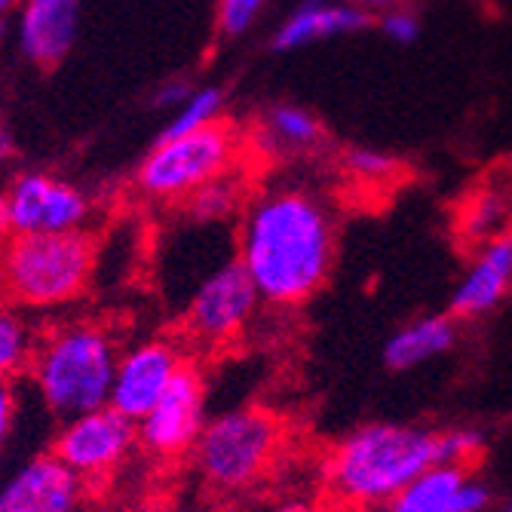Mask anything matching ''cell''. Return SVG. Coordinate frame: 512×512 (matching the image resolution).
Returning <instances> with one entry per match:
<instances>
[{"label": "cell", "instance_id": "obj_1", "mask_svg": "<svg viewBox=\"0 0 512 512\" xmlns=\"http://www.w3.org/2000/svg\"><path fill=\"white\" fill-rule=\"evenodd\" d=\"M335 246V215L304 184H267L240 212L237 261L270 307L310 301L332 273Z\"/></svg>", "mask_w": 512, "mask_h": 512}, {"label": "cell", "instance_id": "obj_2", "mask_svg": "<svg viewBox=\"0 0 512 512\" xmlns=\"http://www.w3.org/2000/svg\"><path fill=\"white\" fill-rule=\"evenodd\" d=\"M117 359L120 347L111 329L102 322L68 319L37 338L28 368L46 408L68 421L108 405Z\"/></svg>", "mask_w": 512, "mask_h": 512}, {"label": "cell", "instance_id": "obj_3", "mask_svg": "<svg viewBox=\"0 0 512 512\" xmlns=\"http://www.w3.org/2000/svg\"><path fill=\"white\" fill-rule=\"evenodd\" d=\"M96 270V243L83 230L68 234H10L0 243V286L22 310L74 304Z\"/></svg>", "mask_w": 512, "mask_h": 512}, {"label": "cell", "instance_id": "obj_4", "mask_svg": "<svg viewBox=\"0 0 512 512\" xmlns=\"http://www.w3.org/2000/svg\"><path fill=\"white\" fill-rule=\"evenodd\" d=\"M430 467H439V436L411 427L371 424L347 436L332 460L329 479L344 500H387Z\"/></svg>", "mask_w": 512, "mask_h": 512}, {"label": "cell", "instance_id": "obj_5", "mask_svg": "<svg viewBox=\"0 0 512 512\" xmlns=\"http://www.w3.org/2000/svg\"><path fill=\"white\" fill-rule=\"evenodd\" d=\"M240 160V129L227 120H212L191 132L160 135L135 172V188L160 203H184L206 181L237 169Z\"/></svg>", "mask_w": 512, "mask_h": 512}, {"label": "cell", "instance_id": "obj_6", "mask_svg": "<svg viewBox=\"0 0 512 512\" xmlns=\"http://www.w3.org/2000/svg\"><path fill=\"white\" fill-rule=\"evenodd\" d=\"M283 445V427L264 408L224 411L200 430L194 457L200 473L218 488H246L270 470Z\"/></svg>", "mask_w": 512, "mask_h": 512}, {"label": "cell", "instance_id": "obj_7", "mask_svg": "<svg viewBox=\"0 0 512 512\" xmlns=\"http://www.w3.org/2000/svg\"><path fill=\"white\" fill-rule=\"evenodd\" d=\"M261 295L246 267L234 258L218 264L200 279L188 307H184V329L203 347H224L243 335L252 322Z\"/></svg>", "mask_w": 512, "mask_h": 512}, {"label": "cell", "instance_id": "obj_8", "mask_svg": "<svg viewBox=\"0 0 512 512\" xmlns=\"http://www.w3.org/2000/svg\"><path fill=\"white\" fill-rule=\"evenodd\" d=\"M0 203L10 234H68L83 230L92 215V200L77 184L46 172L19 175Z\"/></svg>", "mask_w": 512, "mask_h": 512}, {"label": "cell", "instance_id": "obj_9", "mask_svg": "<svg viewBox=\"0 0 512 512\" xmlns=\"http://www.w3.org/2000/svg\"><path fill=\"white\" fill-rule=\"evenodd\" d=\"M138 442V427L114 405L74 414L56 436L53 454L86 482L117 470Z\"/></svg>", "mask_w": 512, "mask_h": 512}, {"label": "cell", "instance_id": "obj_10", "mask_svg": "<svg viewBox=\"0 0 512 512\" xmlns=\"http://www.w3.org/2000/svg\"><path fill=\"white\" fill-rule=\"evenodd\" d=\"M138 442L157 457H178L191 451L206 427V384L197 365L184 362L163 396L135 424Z\"/></svg>", "mask_w": 512, "mask_h": 512}, {"label": "cell", "instance_id": "obj_11", "mask_svg": "<svg viewBox=\"0 0 512 512\" xmlns=\"http://www.w3.org/2000/svg\"><path fill=\"white\" fill-rule=\"evenodd\" d=\"M181 365H184L181 350L160 338L123 350L114 368L108 405H114L120 414H126L129 421L138 424L151 411V405L163 396V390L172 384Z\"/></svg>", "mask_w": 512, "mask_h": 512}, {"label": "cell", "instance_id": "obj_12", "mask_svg": "<svg viewBox=\"0 0 512 512\" xmlns=\"http://www.w3.org/2000/svg\"><path fill=\"white\" fill-rule=\"evenodd\" d=\"M83 491L59 454H37L0 482V512H80Z\"/></svg>", "mask_w": 512, "mask_h": 512}, {"label": "cell", "instance_id": "obj_13", "mask_svg": "<svg viewBox=\"0 0 512 512\" xmlns=\"http://www.w3.org/2000/svg\"><path fill=\"white\" fill-rule=\"evenodd\" d=\"M80 0H25L16 40L22 56L37 68L59 65L77 43Z\"/></svg>", "mask_w": 512, "mask_h": 512}, {"label": "cell", "instance_id": "obj_14", "mask_svg": "<svg viewBox=\"0 0 512 512\" xmlns=\"http://www.w3.org/2000/svg\"><path fill=\"white\" fill-rule=\"evenodd\" d=\"M512 289V227L497 240H488L479 246V255L473 258L470 270L454 289L451 310L457 316H482L491 307H497L506 292Z\"/></svg>", "mask_w": 512, "mask_h": 512}, {"label": "cell", "instance_id": "obj_15", "mask_svg": "<svg viewBox=\"0 0 512 512\" xmlns=\"http://www.w3.org/2000/svg\"><path fill=\"white\" fill-rule=\"evenodd\" d=\"M488 500L482 485H470L457 467H430L399 494L390 512H479Z\"/></svg>", "mask_w": 512, "mask_h": 512}, {"label": "cell", "instance_id": "obj_16", "mask_svg": "<svg viewBox=\"0 0 512 512\" xmlns=\"http://www.w3.org/2000/svg\"><path fill=\"white\" fill-rule=\"evenodd\" d=\"M368 16L365 10L344 4V0H304L301 7L289 13V19L276 28L273 46L279 53L301 50L307 43L316 40H332L341 34H353L365 28Z\"/></svg>", "mask_w": 512, "mask_h": 512}, {"label": "cell", "instance_id": "obj_17", "mask_svg": "<svg viewBox=\"0 0 512 512\" xmlns=\"http://www.w3.org/2000/svg\"><path fill=\"white\" fill-rule=\"evenodd\" d=\"M512 227V175H491L463 197L457 212V234L470 246H485Z\"/></svg>", "mask_w": 512, "mask_h": 512}, {"label": "cell", "instance_id": "obj_18", "mask_svg": "<svg viewBox=\"0 0 512 512\" xmlns=\"http://www.w3.org/2000/svg\"><path fill=\"white\" fill-rule=\"evenodd\" d=\"M454 344V322L448 316H424L411 325H405L402 332H396L387 341L384 359L390 368L405 371L411 365H421L439 353H445Z\"/></svg>", "mask_w": 512, "mask_h": 512}, {"label": "cell", "instance_id": "obj_19", "mask_svg": "<svg viewBox=\"0 0 512 512\" xmlns=\"http://www.w3.org/2000/svg\"><path fill=\"white\" fill-rule=\"evenodd\" d=\"M319 138V120L298 105H273L258 126V145L264 154H304L319 145Z\"/></svg>", "mask_w": 512, "mask_h": 512}, {"label": "cell", "instance_id": "obj_20", "mask_svg": "<svg viewBox=\"0 0 512 512\" xmlns=\"http://www.w3.org/2000/svg\"><path fill=\"white\" fill-rule=\"evenodd\" d=\"M246 200H249V191H246L243 172L237 166V169L206 181L203 188H197L188 200H184V209H188V215L197 224H221L227 218L240 215Z\"/></svg>", "mask_w": 512, "mask_h": 512}, {"label": "cell", "instance_id": "obj_21", "mask_svg": "<svg viewBox=\"0 0 512 512\" xmlns=\"http://www.w3.org/2000/svg\"><path fill=\"white\" fill-rule=\"evenodd\" d=\"M37 335L25 316L0 307V378H13L31 362Z\"/></svg>", "mask_w": 512, "mask_h": 512}, {"label": "cell", "instance_id": "obj_22", "mask_svg": "<svg viewBox=\"0 0 512 512\" xmlns=\"http://www.w3.org/2000/svg\"><path fill=\"white\" fill-rule=\"evenodd\" d=\"M224 108V92L218 86H197L188 102L178 105L163 129V135H178V132H191V129H200L212 120H218Z\"/></svg>", "mask_w": 512, "mask_h": 512}, {"label": "cell", "instance_id": "obj_23", "mask_svg": "<svg viewBox=\"0 0 512 512\" xmlns=\"http://www.w3.org/2000/svg\"><path fill=\"white\" fill-rule=\"evenodd\" d=\"M482 457V439L476 433H442L439 436V467L470 470Z\"/></svg>", "mask_w": 512, "mask_h": 512}, {"label": "cell", "instance_id": "obj_24", "mask_svg": "<svg viewBox=\"0 0 512 512\" xmlns=\"http://www.w3.org/2000/svg\"><path fill=\"white\" fill-rule=\"evenodd\" d=\"M347 169L353 178L365 181V184H378V181H390L396 175V160L387 157L384 151H371V148H353L347 154Z\"/></svg>", "mask_w": 512, "mask_h": 512}, {"label": "cell", "instance_id": "obj_25", "mask_svg": "<svg viewBox=\"0 0 512 512\" xmlns=\"http://www.w3.org/2000/svg\"><path fill=\"white\" fill-rule=\"evenodd\" d=\"M264 10V0H218V28L227 37L246 34Z\"/></svg>", "mask_w": 512, "mask_h": 512}, {"label": "cell", "instance_id": "obj_26", "mask_svg": "<svg viewBox=\"0 0 512 512\" xmlns=\"http://www.w3.org/2000/svg\"><path fill=\"white\" fill-rule=\"evenodd\" d=\"M417 19L408 10H387L384 16V34L396 43H411L417 37Z\"/></svg>", "mask_w": 512, "mask_h": 512}, {"label": "cell", "instance_id": "obj_27", "mask_svg": "<svg viewBox=\"0 0 512 512\" xmlns=\"http://www.w3.org/2000/svg\"><path fill=\"white\" fill-rule=\"evenodd\" d=\"M194 89H197V86H194V83H188V80H169V83H163V86L157 89L154 105H157V108H169V111H175L178 105L188 102V96H191Z\"/></svg>", "mask_w": 512, "mask_h": 512}, {"label": "cell", "instance_id": "obj_28", "mask_svg": "<svg viewBox=\"0 0 512 512\" xmlns=\"http://www.w3.org/2000/svg\"><path fill=\"white\" fill-rule=\"evenodd\" d=\"M13 421H16V390L10 378H0V445L7 442Z\"/></svg>", "mask_w": 512, "mask_h": 512}, {"label": "cell", "instance_id": "obj_29", "mask_svg": "<svg viewBox=\"0 0 512 512\" xmlns=\"http://www.w3.org/2000/svg\"><path fill=\"white\" fill-rule=\"evenodd\" d=\"M344 4H353V7H359V10H390L396 0H344Z\"/></svg>", "mask_w": 512, "mask_h": 512}, {"label": "cell", "instance_id": "obj_30", "mask_svg": "<svg viewBox=\"0 0 512 512\" xmlns=\"http://www.w3.org/2000/svg\"><path fill=\"white\" fill-rule=\"evenodd\" d=\"M10 237V224H7V215H4V203H0V243Z\"/></svg>", "mask_w": 512, "mask_h": 512}, {"label": "cell", "instance_id": "obj_31", "mask_svg": "<svg viewBox=\"0 0 512 512\" xmlns=\"http://www.w3.org/2000/svg\"><path fill=\"white\" fill-rule=\"evenodd\" d=\"M279 512H307V509H304V506H298V503H292V506H283Z\"/></svg>", "mask_w": 512, "mask_h": 512}, {"label": "cell", "instance_id": "obj_32", "mask_svg": "<svg viewBox=\"0 0 512 512\" xmlns=\"http://www.w3.org/2000/svg\"><path fill=\"white\" fill-rule=\"evenodd\" d=\"M16 4V0H0V13H4V10H10Z\"/></svg>", "mask_w": 512, "mask_h": 512}, {"label": "cell", "instance_id": "obj_33", "mask_svg": "<svg viewBox=\"0 0 512 512\" xmlns=\"http://www.w3.org/2000/svg\"><path fill=\"white\" fill-rule=\"evenodd\" d=\"M4 301H7V298H4V286H0V307H4Z\"/></svg>", "mask_w": 512, "mask_h": 512}, {"label": "cell", "instance_id": "obj_34", "mask_svg": "<svg viewBox=\"0 0 512 512\" xmlns=\"http://www.w3.org/2000/svg\"><path fill=\"white\" fill-rule=\"evenodd\" d=\"M506 512H512V503H509V506H506Z\"/></svg>", "mask_w": 512, "mask_h": 512}]
</instances>
